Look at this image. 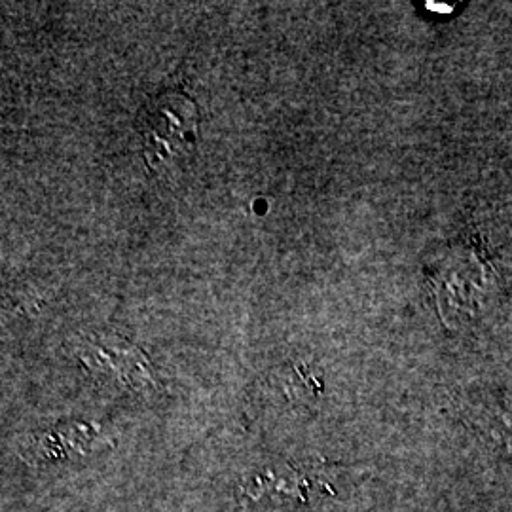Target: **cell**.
Masks as SVG:
<instances>
[{
	"label": "cell",
	"mask_w": 512,
	"mask_h": 512,
	"mask_svg": "<svg viewBox=\"0 0 512 512\" xmlns=\"http://www.w3.org/2000/svg\"><path fill=\"white\" fill-rule=\"evenodd\" d=\"M433 12H440V14H450L452 12V6H448V4H433V2H429L427 4Z\"/></svg>",
	"instance_id": "3957f363"
},
{
	"label": "cell",
	"mask_w": 512,
	"mask_h": 512,
	"mask_svg": "<svg viewBox=\"0 0 512 512\" xmlns=\"http://www.w3.org/2000/svg\"><path fill=\"white\" fill-rule=\"evenodd\" d=\"M198 124V107L184 93L165 92L154 97L139 118L147 164L164 169L190 156L196 147Z\"/></svg>",
	"instance_id": "6da1fadb"
},
{
	"label": "cell",
	"mask_w": 512,
	"mask_h": 512,
	"mask_svg": "<svg viewBox=\"0 0 512 512\" xmlns=\"http://www.w3.org/2000/svg\"><path fill=\"white\" fill-rule=\"evenodd\" d=\"M82 359L90 370L118 385L129 387V391L145 393L154 380L147 357L118 338L90 340Z\"/></svg>",
	"instance_id": "7a4b0ae2"
}]
</instances>
